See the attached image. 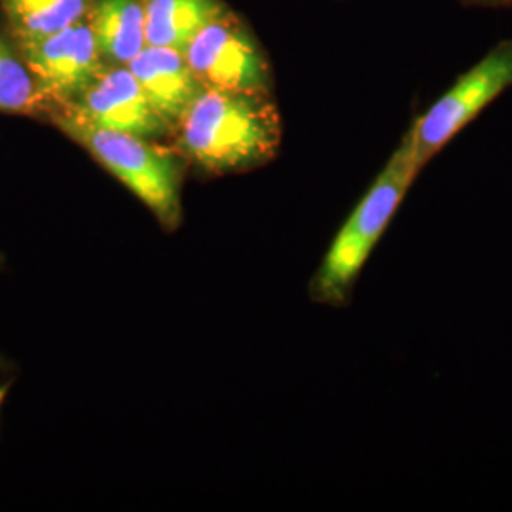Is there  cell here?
I'll return each instance as SVG.
<instances>
[{
  "label": "cell",
  "instance_id": "1",
  "mask_svg": "<svg viewBox=\"0 0 512 512\" xmlns=\"http://www.w3.org/2000/svg\"><path fill=\"white\" fill-rule=\"evenodd\" d=\"M283 120L274 92L205 88L184 110L171 145L202 177L255 171L274 162Z\"/></svg>",
  "mask_w": 512,
  "mask_h": 512
},
{
  "label": "cell",
  "instance_id": "2",
  "mask_svg": "<svg viewBox=\"0 0 512 512\" xmlns=\"http://www.w3.org/2000/svg\"><path fill=\"white\" fill-rule=\"evenodd\" d=\"M46 124L84 148L97 164L145 203L165 232L181 228L188 164L171 143L95 126L67 105L52 107Z\"/></svg>",
  "mask_w": 512,
  "mask_h": 512
},
{
  "label": "cell",
  "instance_id": "3",
  "mask_svg": "<svg viewBox=\"0 0 512 512\" xmlns=\"http://www.w3.org/2000/svg\"><path fill=\"white\" fill-rule=\"evenodd\" d=\"M421 171L414 156L410 129H406L401 143L368 186L365 196L353 207L311 277L308 287L311 302L329 308L348 306L368 258Z\"/></svg>",
  "mask_w": 512,
  "mask_h": 512
},
{
  "label": "cell",
  "instance_id": "4",
  "mask_svg": "<svg viewBox=\"0 0 512 512\" xmlns=\"http://www.w3.org/2000/svg\"><path fill=\"white\" fill-rule=\"evenodd\" d=\"M511 88L512 38H507L469 71L459 74L456 82L410 124L414 156L421 169Z\"/></svg>",
  "mask_w": 512,
  "mask_h": 512
},
{
  "label": "cell",
  "instance_id": "5",
  "mask_svg": "<svg viewBox=\"0 0 512 512\" xmlns=\"http://www.w3.org/2000/svg\"><path fill=\"white\" fill-rule=\"evenodd\" d=\"M183 54L203 88L274 92L270 55L251 25L230 8L211 19Z\"/></svg>",
  "mask_w": 512,
  "mask_h": 512
},
{
  "label": "cell",
  "instance_id": "6",
  "mask_svg": "<svg viewBox=\"0 0 512 512\" xmlns=\"http://www.w3.org/2000/svg\"><path fill=\"white\" fill-rule=\"evenodd\" d=\"M67 107L95 126L150 141H171L173 135V129L154 109L128 65L105 63Z\"/></svg>",
  "mask_w": 512,
  "mask_h": 512
},
{
  "label": "cell",
  "instance_id": "7",
  "mask_svg": "<svg viewBox=\"0 0 512 512\" xmlns=\"http://www.w3.org/2000/svg\"><path fill=\"white\" fill-rule=\"evenodd\" d=\"M19 44L52 107L71 103L105 65L86 18L52 35Z\"/></svg>",
  "mask_w": 512,
  "mask_h": 512
},
{
  "label": "cell",
  "instance_id": "8",
  "mask_svg": "<svg viewBox=\"0 0 512 512\" xmlns=\"http://www.w3.org/2000/svg\"><path fill=\"white\" fill-rule=\"evenodd\" d=\"M128 67L171 129H175L184 110L205 90L183 52L173 48L147 44L129 61Z\"/></svg>",
  "mask_w": 512,
  "mask_h": 512
},
{
  "label": "cell",
  "instance_id": "9",
  "mask_svg": "<svg viewBox=\"0 0 512 512\" xmlns=\"http://www.w3.org/2000/svg\"><path fill=\"white\" fill-rule=\"evenodd\" d=\"M86 21L105 63L128 65L147 46L145 0H93Z\"/></svg>",
  "mask_w": 512,
  "mask_h": 512
},
{
  "label": "cell",
  "instance_id": "10",
  "mask_svg": "<svg viewBox=\"0 0 512 512\" xmlns=\"http://www.w3.org/2000/svg\"><path fill=\"white\" fill-rule=\"evenodd\" d=\"M228 10L224 0H145L148 46L184 52L211 19Z\"/></svg>",
  "mask_w": 512,
  "mask_h": 512
},
{
  "label": "cell",
  "instance_id": "11",
  "mask_svg": "<svg viewBox=\"0 0 512 512\" xmlns=\"http://www.w3.org/2000/svg\"><path fill=\"white\" fill-rule=\"evenodd\" d=\"M52 103L27 65L16 35L0 18V114L46 122Z\"/></svg>",
  "mask_w": 512,
  "mask_h": 512
},
{
  "label": "cell",
  "instance_id": "12",
  "mask_svg": "<svg viewBox=\"0 0 512 512\" xmlns=\"http://www.w3.org/2000/svg\"><path fill=\"white\" fill-rule=\"evenodd\" d=\"M93 0H0V18L19 42L57 33L86 18Z\"/></svg>",
  "mask_w": 512,
  "mask_h": 512
},
{
  "label": "cell",
  "instance_id": "13",
  "mask_svg": "<svg viewBox=\"0 0 512 512\" xmlns=\"http://www.w3.org/2000/svg\"><path fill=\"white\" fill-rule=\"evenodd\" d=\"M459 2L469 8H507V10L512 8V0H459Z\"/></svg>",
  "mask_w": 512,
  "mask_h": 512
},
{
  "label": "cell",
  "instance_id": "14",
  "mask_svg": "<svg viewBox=\"0 0 512 512\" xmlns=\"http://www.w3.org/2000/svg\"><path fill=\"white\" fill-rule=\"evenodd\" d=\"M8 393H10V385H0V416H2L4 403H6V399H8Z\"/></svg>",
  "mask_w": 512,
  "mask_h": 512
},
{
  "label": "cell",
  "instance_id": "15",
  "mask_svg": "<svg viewBox=\"0 0 512 512\" xmlns=\"http://www.w3.org/2000/svg\"><path fill=\"white\" fill-rule=\"evenodd\" d=\"M6 370H10V361L0 353V374L6 372Z\"/></svg>",
  "mask_w": 512,
  "mask_h": 512
}]
</instances>
